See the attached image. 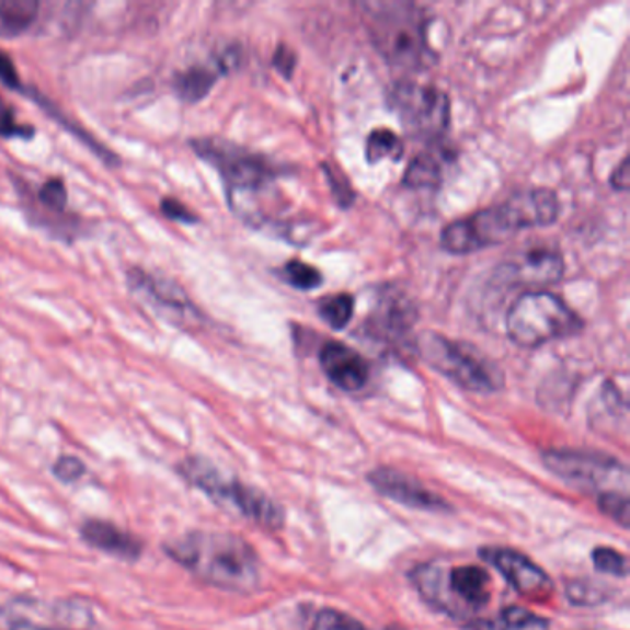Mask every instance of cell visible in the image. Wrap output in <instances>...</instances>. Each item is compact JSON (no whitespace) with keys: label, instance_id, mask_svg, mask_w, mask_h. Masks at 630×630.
I'll return each instance as SVG.
<instances>
[{"label":"cell","instance_id":"25","mask_svg":"<svg viewBox=\"0 0 630 630\" xmlns=\"http://www.w3.org/2000/svg\"><path fill=\"white\" fill-rule=\"evenodd\" d=\"M279 274L295 289L312 290L322 285L320 271H317L314 266L307 265L303 261L293 260L289 263H285Z\"/></svg>","mask_w":630,"mask_h":630},{"label":"cell","instance_id":"6","mask_svg":"<svg viewBox=\"0 0 630 630\" xmlns=\"http://www.w3.org/2000/svg\"><path fill=\"white\" fill-rule=\"evenodd\" d=\"M416 352L433 370L448 377L462 389L479 394H492L503 387V371L466 342L451 341L436 331H424L416 336Z\"/></svg>","mask_w":630,"mask_h":630},{"label":"cell","instance_id":"28","mask_svg":"<svg viewBox=\"0 0 630 630\" xmlns=\"http://www.w3.org/2000/svg\"><path fill=\"white\" fill-rule=\"evenodd\" d=\"M592 562L597 572L607 573L614 577H627V572H629V562L625 559V554L612 548H595Z\"/></svg>","mask_w":630,"mask_h":630},{"label":"cell","instance_id":"21","mask_svg":"<svg viewBox=\"0 0 630 630\" xmlns=\"http://www.w3.org/2000/svg\"><path fill=\"white\" fill-rule=\"evenodd\" d=\"M466 629L470 630H549L548 619L538 618L527 608L511 607L503 610L500 621L476 619Z\"/></svg>","mask_w":630,"mask_h":630},{"label":"cell","instance_id":"20","mask_svg":"<svg viewBox=\"0 0 630 630\" xmlns=\"http://www.w3.org/2000/svg\"><path fill=\"white\" fill-rule=\"evenodd\" d=\"M23 93H26V96H30V99H34V101H36L37 104H39V106H42L43 110L54 118V121H58L59 124H64V128L71 130L75 136H78L80 141L85 142L89 150H93V152L96 153V156H99L106 165H117L118 158L115 153L110 152L107 148L102 147L101 142L93 139V136L88 134V131L82 130L78 124H72L71 121H69V117H66L64 113L59 112L58 107L54 106L53 102L47 101L43 94L37 93L36 89H23Z\"/></svg>","mask_w":630,"mask_h":630},{"label":"cell","instance_id":"11","mask_svg":"<svg viewBox=\"0 0 630 630\" xmlns=\"http://www.w3.org/2000/svg\"><path fill=\"white\" fill-rule=\"evenodd\" d=\"M479 557L495 568L522 597L529 602H548L553 595V581L540 565L516 549L489 546L479 549Z\"/></svg>","mask_w":630,"mask_h":630},{"label":"cell","instance_id":"16","mask_svg":"<svg viewBox=\"0 0 630 630\" xmlns=\"http://www.w3.org/2000/svg\"><path fill=\"white\" fill-rule=\"evenodd\" d=\"M80 537L91 548L104 551L117 559L128 560V562L141 559L142 551H145L141 538L134 537L128 530L121 529L106 519L83 522L80 527Z\"/></svg>","mask_w":630,"mask_h":630},{"label":"cell","instance_id":"32","mask_svg":"<svg viewBox=\"0 0 630 630\" xmlns=\"http://www.w3.org/2000/svg\"><path fill=\"white\" fill-rule=\"evenodd\" d=\"M161 211L167 218L183 222V225H195L196 222L195 213L188 211L187 206H183L182 202H177L176 198H165L161 202Z\"/></svg>","mask_w":630,"mask_h":630},{"label":"cell","instance_id":"24","mask_svg":"<svg viewBox=\"0 0 630 630\" xmlns=\"http://www.w3.org/2000/svg\"><path fill=\"white\" fill-rule=\"evenodd\" d=\"M354 296L350 295L330 296L319 303L320 319L324 320L325 324H330L333 330H344L354 317Z\"/></svg>","mask_w":630,"mask_h":630},{"label":"cell","instance_id":"31","mask_svg":"<svg viewBox=\"0 0 630 630\" xmlns=\"http://www.w3.org/2000/svg\"><path fill=\"white\" fill-rule=\"evenodd\" d=\"M0 136L24 137V139H30V137L34 136L32 128L18 124L12 107L8 106L2 99H0Z\"/></svg>","mask_w":630,"mask_h":630},{"label":"cell","instance_id":"15","mask_svg":"<svg viewBox=\"0 0 630 630\" xmlns=\"http://www.w3.org/2000/svg\"><path fill=\"white\" fill-rule=\"evenodd\" d=\"M320 366L331 383L346 392L365 389L370 379V366L365 357L342 342H328L320 352Z\"/></svg>","mask_w":630,"mask_h":630},{"label":"cell","instance_id":"4","mask_svg":"<svg viewBox=\"0 0 630 630\" xmlns=\"http://www.w3.org/2000/svg\"><path fill=\"white\" fill-rule=\"evenodd\" d=\"M414 588L431 607L451 618L466 619L489 607L492 597L490 573L479 565L444 570L438 564L419 565L409 575Z\"/></svg>","mask_w":630,"mask_h":630},{"label":"cell","instance_id":"33","mask_svg":"<svg viewBox=\"0 0 630 630\" xmlns=\"http://www.w3.org/2000/svg\"><path fill=\"white\" fill-rule=\"evenodd\" d=\"M0 82L4 83L7 88L15 89V91H23L21 80H19L18 69L13 66L12 59L7 53L0 50Z\"/></svg>","mask_w":630,"mask_h":630},{"label":"cell","instance_id":"35","mask_svg":"<svg viewBox=\"0 0 630 630\" xmlns=\"http://www.w3.org/2000/svg\"><path fill=\"white\" fill-rule=\"evenodd\" d=\"M629 160L625 158V160L619 163L616 172H614L610 183H612V187L618 188V191H627V188H629Z\"/></svg>","mask_w":630,"mask_h":630},{"label":"cell","instance_id":"2","mask_svg":"<svg viewBox=\"0 0 630 630\" xmlns=\"http://www.w3.org/2000/svg\"><path fill=\"white\" fill-rule=\"evenodd\" d=\"M559 213V198L553 191L527 188L500 206L473 213L446 226L440 244L449 254H473L508 241L518 231L551 226Z\"/></svg>","mask_w":630,"mask_h":630},{"label":"cell","instance_id":"8","mask_svg":"<svg viewBox=\"0 0 630 630\" xmlns=\"http://www.w3.org/2000/svg\"><path fill=\"white\" fill-rule=\"evenodd\" d=\"M389 104L406 134L413 137L431 141L448 130L451 104L443 89L414 80H400L390 88Z\"/></svg>","mask_w":630,"mask_h":630},{"label":"cell","instance_id":"5","mask_svg":"<svg viewBox=\"0 0 630 630\" xmlns=\"http://www.w3.org/2000/svg\"><path fill=\"white\" fill-rule=\"evenodd\" d=\"M176 471L191 486L211 497L220 507L231 508L242 518L266 529H282L285 513L279 503L265 492L244 484L239 479L226 478L217 466L204 457H187L177 462Z\"/></svg>","mask_w":630,"mask_h":630},{"label":"cell","instance_id":"18","mask_svg":"<svg viewBox=\"0 0 630 630\" xmlns=\"http://www.w3.org/2000/svg\"><path fill=\"white\" fill-rule=\"evenodd\" d=\"M220 71L206 66H195L187 71L177 72L172 82L174 93L187 104H196L206 99L213 85L217 83Z\"/></svg>","mask_w":630,"mask_h":630},{"label":"cell","instance_id":"3","mask_svg":"<svg viewBox=\"0 0 630 630\" xmlns=\"http://www.w3.org/2000/svg\"><path fill=\"white\" fill-rule=\"evenodd\" d=\"M365 23L377 53L401 71H422L433 66L427 19L411 2H365L360 4Z\"/></svg>","mask_w":630,"mask_h":630},{"label":"cell","instance_id":"26","mask_svg":"<svg viewBox=\"0 0 630 630\" xmlns=\"http://www.w3.org/2000/svg\"><path fill=\"white\" fill-rule=\"evenodd\" d=\"M597 507L603 514H607L608 518H612L616 524L621 525L623 529L629 527V495L625 494V492L610 490V492L597 494Z\"/></svg>","mask_w":630,"mask_h":630},{"label":"cell","instance_id":"10","mask_svg":"<svg viewBox=\"0 0 630 630\" xmlns=\"http://www.w3.org/2000/svg\"><path fill=\"white\" fill-rule=\"evenodd\" d=\"M202 160L215 167L220 176L225 177L228 196H244L257 193L266 187V183L276 176L268 161L261 156L247 152L244 148L236 147L222 139H195L191 141Z\"/></svg>","mask_w":630,"mask_h":630},{"label":"cell","instance_id":"30","mask_svg":"<svg viewBox=\"0 0 630 630\" xmlns=\"http://www.w3.org/2000/svg\"><path fill=\"white\" fill-rule=\"evenodd\" d=\"M54 478L61 481V483L71 484L77 483L78 479L85 476V465L78 457L72 455H64L59 457L53 465Z\"/></svg>","mask_w":630,"mask_h":630},{"label":"cell","instance_id":"19","mask_svg":"<svg viewBox=\"0 0 630 630\" xmlns=\"http://www.w3.org/2000/svg\"><path fill=\"white\" fill-rule=\"evenodd\" d=\"M39 4L34 0L0 2V37H18L36 21Z\"/></svg>","mask_w":630,"mask_h":630},{"label":"cell","instance_id":"13","mask_svg":"<svg viewBox=\"0 0 630 630\" xmlns=\"http://www.w3.org/2000/svg\"><path fill=\"white\" fill-rule=\"evenodd\" d=\"M368 483L377 494L387 500L396 501L403 507L419 508L427 513H449L451 505L444 500L443 495L435 494L420 483L419 479L406 476L403 471L392 468H376L368 473Z\"/></svg>","mask_w":630,"mask_h":630},{"label":"cell","instance_id":"17","mask_svg":"<svg viewBox=\"0 0 630 630\" xmlns=\"http://www.w3.org/2000/svg\"><path fill=\"white\" fill-rule=\"evenodd\" d=\"M130 285L139 293H145L161 309H169L177 314L193 309L182 287H177L176 283L167 277L152 276L141 268H134L130 272Z\"/></svg>","mask_w":630,"mask_h":630},{"label":"cell","instance_id":"14","mask_svg":"<svg viewBox=\"0 0 630 630\" xmlns=\"http://www.w3.org/2000/svg\"><path fill=\"white\" fill-rule=\"evenodd\" d=\"M416 320V309L406 296L398 295L396 290L383 295L377 300L370 319L366 320V335L383 342H394L406 335Z\"/></svg>","mask_w":630,"mask_h":630},{"label":"cell","instance_id":"22","mask_svg":"<svg viewBox=\"0 0 630 630\" xmlns=\"http://www.w3.org/2000/svg\"><path fill=\"white\" fill-rule=\"evenodd\" d=\"M443 182V160L438 153L422 152L411 161L403 183L411 188L438 187Z\"/></svg>","mask_w":630,"mask_h":630},{"label":"cell","instance_id":"9","mask_svg":"<svg viewBox=\"0 0 630 630\" xmlns=\"http://www.w3.org/2000/svg\"><path fill=\"white\" fill-rule=\"evenodd\" d=\"M542 460L551 473L573 486L597 494L610 490L627 494V468L610 455L584 449H548Z\"/></svg>","mask_w":630,"mask_h":630},{"label":"cell","instance_id":"7","mask_svg":"<svg viewBox=\"0 0 630 630\" xmlns=\"http://www.w3.org/2000/svg\"><path fill=\"white\" fill-rule=\"evenodd\" d=\"M584 324L577 312L559 296L530 290L507 312V333L522 348H538L551 341L577 335Z\"/></svg>","mask_w":630,"mask_h":630},{"label":"cell","instance_id":"34","mask_svg":"<svg viewBox=\"0 0 630 630\" xmlns=\"http://www.w3.org/2000/svg\"><path fill=\"white\" fill-rule=\"evenodd\" d=\"M296 56L293 50L287 47H279L274 54V67L277 71L282 72L283 77H293V71H295Z\"/></svg>","mask_w":630,"mask_h":630},{"label":"cell","instance_id":"29","mask_svg":"<svg viewBox=\"0 0 630 630\" xmlns=\"http://www.w3.org/2000/svg\"><path fill=\"white\" fill-rule=\"evenodd\" d=\"M37 202L45 211L61 213L67 207V187L64 180L50 177L37 191Z\"/></svg>","mask_w":630,"mask_h":630},{"label":"cell","instance_id":"27","mask_svg":"<svg viewBox=\"0 0 630 630\" xmlns=\"http://www.w3.org/2000/svg\"><path fill=\"white\" fill-rule=\"evenodd\" d=\"M311 630H370L350 614L341 612L335 608H324L317 614Z\"/></svg>","mask_w":630,"mask_h":630},{"label":"cell","instance_id":"1","mask_svg":"<svg viewBox=\"0 0 630 630\" xmlns=\"http://www.w3.org/2000/svg\"><path fill=\"white\" fill-rule=\"evenodd\" d=\"M163 551L213 588L248 594L261 581L260 557L244 538L233 532L191 530L163 543Z\"/></svg>","mask_w":630,"mask_h":630},{"label":"cell","instance_id":"23","mask_svg":"<svg viewBox=\"0 0 630 630\" xmlns=\"http://www.w3.org/2000/svg\"><path fill=\"white\" fill-rule=\"evenodd\" d=\"M403 141L401 137L389 128H379L371 131L366 141V160L368 163H377L381 160H401L403 156Z\"/></svg>","mask_w":630,"mask_h":630},{"label":"cell","instance_id":"36","mask_svg":"<svg viewBox=\"0 0 630 630\" xmlns=\"http://www.w3.org/2000/svg\"><path fill=\"white\" fill-rule=\"evenodd\" d=\"M8 630H66V629H53V627H45V625L36 623V621H30L26 618H15L8 623Z\"/></svg>","mask_w":630,"mask_h":630},{"label":"cell","instance_id":"12","mask_svg":"<svg viewBox=\"0 0 630 630\" xmlns=\"http://www.w3.org/2000/svg\"><path fill=\"white\" fill-rule=\"evenodd\" d=\"M564 276V260L557 250L530 248L508 257L497 268V279L513 287L540 289L560 282Z\"/></svg>","mask_w":630,"mask_h":630},{"label":"cell","instance_id":"37","mask_svg":"<svg viewBox=\"0 0 630 630\" xmlns=\"http://www.w3.org/2000/svg\"><path fill=\"white\" fill-rule=\"evenodd\" d=\"M385 630H405V629H403V627H398V625H390V627H387V629Z\"/></svg>","mask_w":630,"mask_h":630}]
</instances>
